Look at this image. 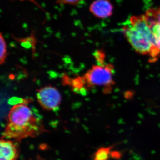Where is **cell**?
<instances>
[{"instance_id": "1", "label": "cell", "mask_w": 160, "mask_h": 160, "mask_svg": "<svg viewBox=\"0 0 160 160\" xmlns=\"http://www.w3.org/2000/svg\"><path fill=\"white\" fill-rule=\"evenodd\" d=\"M46 131L42 121L26 102L16 104L10 109L2 138L21 140L34 138Z\"/></svg>"}, {"instance_id": "2", "label": "cell", "mask_w": 160, "mask_h": 160, "mask_svg": "<svg viewBox=\"0 0 160 160\" xmlns=\"http://www.w3.org/2000/svg\"><path fill=\"white\" fill-rule=\"evenodd\" d=\"M114 68L111 64L94 65L83 76L71 80V86L76 90L103 87V92H110L114 85Z\"/></svg>"}, {"instance_id": "3", "label": "cell", "mask_w": 160, "mask_h": 160, "mask_svg": "<svg viewBox=\"0 0 160 160\" xmlns=\"http://www.w3.org/2000/svg\"><path fill=\"white\" fill-rule=\"evenodd\" d=\"M123 31L129 44L137 52L150 58V61L154 62L160 57V52L148 39L130 25L126 24Z\"/></svg>"}, {"instance_id": "4", "label": "cell", "mask_w": 160, "mask_h": 160, "mask_svg": "<svg viewBox=\"0 0 160 160\" xmlns=\"http://www.w3.org/2000/svg\"><path fill=\"white\" fill-rule=\"evenodd\" d=\"M37 98L43 109L53 111L58 108L62 101L59 91L51 86H44L37 90Z\"/></svg>"}, {"instance_id": "5", "label": "cell", "mask_w": 160, "mask_h": 160, "mask_svg": "<svg viewBox=\"0 0 160 160\" xmlns=\"http://www.w3.org/2000/svg\"><path fill=\"white\" fill-rule=\"evenodd\" d=\"M129 23L132 27L136 29L148 39L156 47L153 33L146 21L145 15L133 16L129 19ZM160 52V51H159Z\"/></svg>"}, {"instance_id": "6", "label": "cell", "mask_w": 160, "mask_h": 160, "mask_svg": "<svg viewBox=\"0 0 160 160\" xmlns=\"http://www.w3.org/2000/svg\"><path fill=\"white\" fill-rule=\"evenodd\" d=\"M89 10L96 17L106 18L112 14L113 6L109 0H96L90 5Z\"/></svg>"}, {"instance_id": "7", "label": "cell", "mask_w": 160, "mask_h": 160, "mask_svg": "<svg viewBox=\"0 0 160 160\" xmlns=\"http://www.w3.org/2000/svg\"><path fill=\"white\" fill-rule=\"evenodd\" d=\"M1 144L0 160H17L19 155L18 146L11 140L2 138Z\"/></svg>"}, {"instance_id": "8", "label": "cell", "mask_w": 160, "mask_h": 160, "mask_svg": "<svg viewBox=\"0 0 160 160\" xmlns=\"http://www.w3.org/2000/svg\"><path fill=\"white\" fill-rule=\"evenodd\" d=\"M145 16L150 27L155 23L160 25V7L158 9H151L147 10Z\"/></svg>"}, {"instance_id": "9", "label": "cell", "mask_w": 160, "mask_h": 160, "mask_svg": "<svg viewBox=\"0 0 160 160\" xmlns=\"http://www.w3.org/2000/svg\"><path fill=\"white\" fill-rule=\"evenodd\" d=\"M112 146L102 147L98 149L95 153L93 160H109L112 156Z\"/></svg>"}, {"instance_id": "10", "label": "cell", "mask_w": 160, "mask_h": 160, "mask_svg": "<svg viewBox=\"0 0 160 160\" xmlns=\"http://www.w3.org/2000/svg\"><path fill=\"white\" fill-rule=\"evenodd\" d=\"M0 63L3 65L6 61L7 56V46L2 33L0 35Z\"/></svg>"}, {"instance_id": "11", "label": "cell", "mask_w": 160, "mask_h": 160, "mask_svg": "<svg viewBox=\"0 0 160 160\" xmlns=\"http://www.w3.org/2000/svg\"><path fill=\"white\" fill-rule=\"evenodd\" d=\"M151 29L154 36L156 46L160 52V25L156 23L151 26Z\"/></svg>"}, {"instance_id": "12", "label": "cell", "mask_w": 160, "mask_h": 160, "mask_svg": "<svg viewBox=\"0 0 160 160\" xmlns=\"http://www.w3.org/2000/svg\"><path fill=\"white\" fill-rule=\"evenodd\" d=\"M95 57L96 59L98 64L99 65H102V64H105V62H104L105 55H104L102 51H98V50L96 51L95 53Z\"/></svg>"}, {"instance_id": "13", "label": "cell", "mask_w": 160, "mask_h": 160, "mask_svg": "<svg viewBox=\"0 0 160 160\" xmlns=\"http://www.w3.org/2000/svg\"><path fill=\"white\" fill-rule=\"evenodd\" d=\"M83 0H56L57 2L61 4L75 5L79 4Z\"/></svg>"}]
</instances>
